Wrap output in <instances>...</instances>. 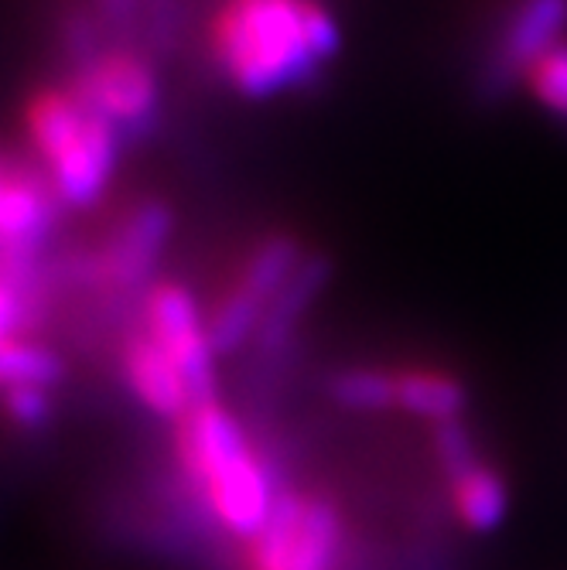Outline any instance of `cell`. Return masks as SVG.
Returning a JSON list of instances; mask_svg holds the SVG:
<instances>
[{"label":"cell","instance_id":"6da1fadb","mask_svg":"<svg viewBox=\"0 0 567 570\" xmlns=\"http://www.w3.org/2000/svg\"><path fill=\"white\" fill-rule=\"evenodd\" d=\"M342 51V28L325 0H223L213 59L250 99H267L315 76Z\"/></svg>","mask_w":567,"mask_h":570},{"label":"cell","instance_id":"7a4b0ae2","mask_svg":"<svg viewBox=\"0 0 567 570\" xmlns=\"http://www.w3.org/2000/svg\"><path fill=\"white\" fill-rule=\"evenodd\" d=\"M175 469L213 515L223 537L239 547L264 530L281 485L277 458L253 441L246 424L219 403H195L175 424Z\"/></svg>","mask_w":567,"mask_h":570},{"label":"cell","instance_id":"3957f363","mask_svg":"<svg viewBox=\"0 0 567 570\" xmlns=\"http://www.w3.org/2000/svg\"><path fill=\"white\" fill-rule=\"evenodd\" d=\"M25 127L59 202L89 209L117 171L124 134L72 89H41L28 102Z\"/></svg>","mask_w":567,"mask_h":570},{"label":"cell","instance_id":"277c9868","mask_svg":"<svg viewBox=\"0 0 567 570\" xmlns=\"http://www.w3.org/2000/svg\"><path fill=\"white\" fill-rule=\"evenodd\" d=\"M349 547L335 499L284 489L264 530L243 543L246 570H335Z\"/></svg>","mask_w":567,"mask_h":570},{"label":"cell","instance_id":"5b68a950","mask_svg":"<svg viewBox=\"0 0 567 570\" xmlns=\"http://www.w3.org/2000/svg\"><path fill=\"white\" fill-rule=\"evenodd\" d=\"M301 261L304 249L291 233H271L253 246L229 291L219 294V301L205 311L216 355H233L256 338L267 307L274 304V297L291 281Z\"/></svg>","mask_w":567,"mask_h":570},{"label":"cell","instance_id":"8992f818","mask_svg":"<svg viewBox=\"0 0 567 570\" xmlns=\"http://www.w3.org/2000/svg\"><path fill=\"white\" fill-rule=\"evenodd\" d=\"M567 38V0H509L476 69V99L499 102Z\"/></svg>","mask_w":567,"mask_h":570},{"label":"cell","instance_id":"52a82bcc","mask_svg":"<svg viewBox=\"0 0 567 570\" xmlns=\"http://www.w3.org/2000/svg\"><path fill=\"white\" fill-rule=\"evenodd\" d=\"M144 332L178 366L195 403L216 400V348L198 297L178 281H158L144 291Z\"/></svg>","mask_w":567,"mask_h":570},{"label":"cell","instance_id":"ba28073f","mask_svg":"<svg viewBox=\"0 0 567 570\" xmlns=\"http://www.w3.org/2000/svg\"><path fill=\"white\" fill-rule=\"evenodd\" d=\"M69 89L120 134L147 130L158 110V79L134 51H99L92 62L79 66V76Z\"/></svg>","mask_w":567,"mask_h":570},{"label":"cell","instance_id":"9c48e42d","mask_svg":"<svg viewBox=\"0 0 567 570\" xmlns=\"http://www.w3.org/2000/svg\"><path fill=\"white\" fill-rule=\"evenodd\" d=\"M175 216L165 202L158 198H144L124 216L110 243L96 253L92 274L120 291H137L150 281L154 267H158V256L172 236Z\"/></svg>","mask_w":567,"mask_h":570},{"label":"cell","instance_id":"30bf717a","mask_svg":"<svg viewBox=\"0 0 567 570\" xmlns=\"http://www.w3.org/2000/svg\"><path fill=\"white\" fill-rule=\"evenodd\" d=\"M120 370L127 390L137 396L144 410H150L162 421H182L185 413L195 406L178 366L172 355L154 342L144 328L130 332L120 345Z\"/></svg>","mask_w":567,"mask_h":570},{"label":"cell","instance_id":"8fae6325","mask_svg":"<svg viewBox=\"0 0 567 570\" xmlns=\"http://www.w3.org/2000/svg\"><path fill=\"white\" fill-rule=\"evenodd\" d=\"M332 277V261L322 253H304V261L297 264V271L291 274V281L281 287V294L274 297V304L267 307V315L261 322V332H256L253 345L264 358L284 352L294 338V328L301 325V318L312 311L315 297L322 294V287Z\"/></svg>","mask_w":567,"mask_h":570},{"label":"cell","instance_id":"7c38bea8","mask_svg":"<svg viewBox=\"0 0 567 570\" xmlns=\"http://www.w3.org/2000/svg\"><path fill=\"white\" fill-rule=\"evenodd\" d=\"M469 390L458 376L431 366H397V410L428 421L431 428L461 421Z\"/></svg>","mask_w":567,"mask_h":570},{"label":"cell","instance_id":"4fadbf2b","mask_svg":"<svg viewBox=\"0 0 567 570\" xmlns=\"http://www.w3.org/2000/svg\"><path fill=\"white\" fill-rule=\"evenodd\" d=\"M448 505L458 527H466L469 533H492L506 520L509 489L496 469L476 464L472 472L448 482Z\"/></svg>","mask_w":567,"mask_h":570},{"label":"cell","instance_id":"5bb4252c","mask_svg":"<svg viewBox=\"0 0 567 570\" xmlns=\"http://www.w3.org/2000/svg\"><path fill=\"white\" fill-rule=\"evenodd\" d=\"M332 403L352 413L397 410V366H342L325 383Z\"/></svg>","mask_w":567,"mask_h":570},{"label":"cell","instance_id":"9a60e30c","mask_svg":"<svg viewBox=\"0 0 567 570\" xmlns=\"http://www.w3.org/2000/svg\"><path fill=\"white\" fill-rule=\"evenodd\" d=\"M66 376V358L31 338H11L0 345V393H8L14 386H45V390H56Z\"/></svg>","mask_w":567,"mask_h":570},{"label":"cell","instance_id":"2e32d148","mask_svg":"<svg viewBox=\"0 0 567 570\" xmlns=\"http://www.w3.org/2000/svg\"><path fill=\"white\" fill-rule=\"evenodd\" d=\"M524 86L550 117L567 124V38L557 41L547 56L527 72Z\"/></svg>","mask_w":567,"mask_h":570},{"label":"cell","instance_id":"e0dca14e","mask_svg":"<svg viewBox=\"0 0 567 570\" xmlns=\"http://www.w3.org/2000/svg\"><path fill=\"white\" fill-rule=\"evenodd\" d=\"M431 451H434L438 472H441L444 482H454V479H461L466 472H472L476 464H482L479 444H476L472 431L466 428V421L438 424L434 434H431Z\"/></svg>","mask_w":567,"mask_h":570},{"label":"cell","instance_id":"ac0fdd59","mask_svg":"<svg viewBox=\"0 0 567 570\" xmlns=\"http://www.w3.org/2000/svg\"><path fill=\"white\" fill-rule=\"evenodd\" d=\"M0 413L21 431H41L56 417V393L45 386H14L0 393Z\"/></svg>","mask_w":567,"mask_h":570},{"label":"cell","instance_id":"d6986e66","mask_svg":"<svg viewBox=\"0 0 567 570\" xmlns=\"http://www.w3.org/2000/svg\"><path fill=\"white\" fill-rule=\"evenodd\" d=\"M35 318H38V297L0 277V345L28 335Z\"/></svg>","mask_w":567,"mask_h":570},{"label":"cell","instance_id":"ffe728a7","mask_svg":"<svg viewBox=\"0 0 567 570\" xmlns=\"http://www.w3.org/2000/svg\"><path fill=\"white\" fill-rule=\"evenodd\" d=\"M0 181H4V168H0Z\"/></svg>","mask_w":567,"mask_h":570}]
</instances>
